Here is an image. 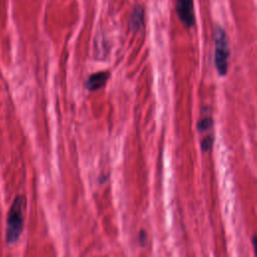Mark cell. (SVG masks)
I'll return each mask as SVG.
<instances>
[{"mask_svg":"<svg viewBox=\"0 0 257 257\" xmlns=\"http://www.w3.org/2000/svg\"><path fill=\"white\" fill-rule=\"evenodd\" d=\"M144 9L137 5L134 7L133 11H132V15H131V25L135 30H139L141 28V26L144 23Z\"/></svg>","mask_w":257,"mask_h":257,"instance_id":"cell-5","label":"cell"},{"mask_svg":"<svg viewBox=\"0 0 257 257\" xmlns=\"http://www.w3.org/2000/svg\"><path fill=\"white\" fill-rule=\"evenodd\" d=\"M108 75L109 74L106 71H98V72L92 73L91 75H89V77L85 81L86 88L89 91H95V90L101 88L106 83V81L109 77Z\"/></svg>","mask_w":257,"mask_h":257,"instance_id":"cell-4","label":"cell"},{"mask_svg":"<svg viewBox=\"0 0 257 257\" xmlns=\"http://www.w3.org/2000/svg\"><path fill=\"white\" fill-rule=\"evenodd\" d=\"M177 14L181 22L188 28L195 23V14L193 0H176Z\"/></svg>","mask_w":257,"mask_h":257,"instance_id":"cell-3","label":"cell"},{"mask_svg":"<svg viewBox=\"0 0 257 257\" xmlns=\"http://www.w3.org/2000/svg\"><path fill=\"white\" fill-rule=\"evenodd\" d=\"M252 243H253V248H254L255 257H257V236H254V237H253Z\"/></svg>","mask_w":257,"mask_h":257,"instance_id":"cell-9","label":"cell"},{"mask_svg":"<svg viewBox=\"0 0 257 257\" xmlns=\"http://www.w3.org/2000/svg\"><path fill=\"white\" fill-rule=\"evenodd\" d=\"M146 241H147V234L145 231H141L140 232V242H142L144 244V243H146Z\"/></svg>","mask_w":257,"mask_h":257,"instance_id":"cell-8","label":"cell"},{"mask_svg":"<svg viewBox=\"0 0 257 257\" xmlns=\"http://www.w3.org/2000/svg\"><path fill=\"white\" fill-rule=\"evenodd\" d=\"M212 124H213V119H212V117L210 115L203 116L198 121V130L201 133L207 132V131H209L212 127Z\"/></svg>","mask_w":257,"mask_h":257,"instance_id":"cell-6","label":"cell"},{"mask_svg":"<svg viewBox=\"0 0 257 257\" xmlns=\"http://www.w3.org/2000/svg\"><path fill=\"white\" fill-rule=\"evenodd\" d=\"M26 208V199L22 195H18L12 202L6 227V240L8 243H14L18 240L23 230L24 213Z\"/></svg>","mask_w":257,"mask_h":257,"instance_id":"cell-1","label":"cell"},{"mask_svg":"<svg viewBox=\"0 0 257 257\" xmlns=\"http://www.w3.org/2000/svg\"><path fill=\"white\" fill-rule=\"evenodd\" d=\"M213 145V137L212 136H206L201 141V149L203 152H207L212 148Z\"/></svg>","mask_w":257,"mask_h":257,"instance_id":"cell-7","label":"cell"},{"mask_svg":"<svg viewBox=\"0 0 257 257\" xmlns=\"http://www.w3.org/2000/svg\"><path fill=\"white\" fill-rule=\"evenodd\" d=\"M214 44H215V53H214V62L215 67L218 73L222 76L227 74L228 71V62H229V42L225 30L220 26L216 25L214 29Z\"/></svg>","mask_w":257,"mask_h":257,"instance_id":"cell-2","label":"cell"}]
</instances>
